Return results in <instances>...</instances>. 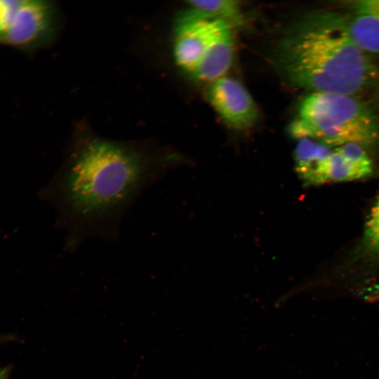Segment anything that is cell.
<instances>
[{
    "label": "cell",
    "mask_w": 379,
    "mask_h": 379,
    "mask_svg": "<svg viewBox=\"0 0 379 379\" xmlns=\"http://www.w3.org/2000/svg\"><path fill=\"white\" fill-rule=\"evenodd\" d=\"M373 171V162L366 148L357 143H348L333 148L321 167L316 185L361 180Z\"/></svg>",
    "instance_id": "cell-7"
},
{
    "label": "cell",
    "mask_w": 379,
    "mask_h": 379,
    "mask_svg": "<svg viewBox=\"0 0 379 379\" xmlns=\"http://www.w3.org/2000/svg\"><path fill=\"white\" fill-rule=\"evenodd\" d=\"M343 12L350 34L365 53L379 55V0L351 1Z\"/></svg>",
    "instance_id": "cell-8"
},
{
    "label": "cell",
    "mask_w": 379,
    "mask_h": 379,
    "mask_svg": "<svg viewBox=\"0 0 379 379\" xmlns=\"http://www.w3.org/2000/svg\"><path fill=\"white\" fill-rule=\"evenodd\" d=\"M206 95L211 106L230 127L244 130L255 123L258 117L255 103L237 79L223 77L211 82Z\"/></svg>",
    "instance_id": "cell-6"
},
{
    "label": "cell",
    "mask_w": 379,
    "mask_h": 379,
    "mask_svg": "<svg viewBox=\"0 0 379 379\" xmlns=\"http://www.w3.org/2000/svg\"><path fill=\"white\" fill-rule=\"evenodd\" d=\"M295 138H310L331 148L357 143L366 149L379 142V114L357 95L311 92L300 102L290 126Z\"/></svg>",
    "instance_id": "cell-3"
},
{
    "label": "cell",
    "mask_w": 379,
    "mask_h": 379,
    "mask_svg": "<svg viewBox=\"0 0 379 379\" xmlns=\"http://www.w3.org/2000/svg\"><path fill=\"white\" fill-rule=\"evenodd\" d=\"M354 260L368 272L379 271V193L365 224Z\"/></svg>",
    "instance_id": "cell-11"
},
{
    "label": "cell",
    "mask_w": 379,
    "mask_h": 379,
    "mask_svg": "<svg viewBox=\"0 0 379 379\" xmlns=\"http://www.w3.org/2000/svg\"><path fill=\"white\" fill-rule=\"evenodd\" d=\"M11 373V369L8 366L0 368V379H8Z\"/></svg>",
    "instance_id": "cell-13"
},
{
    "label": "cell",
    "mask_w": 379,
    "mask_h": 379,
    "mask_svg": "<svg viewBox=\"0 0 379 379\" xmlns=\"http://www.w3.org/2000/svg\"><path fill=\"white\" fill-rule=\"evenodd\" d=\"M192 8L210 17L228 22L232 26L243 23L240 3L234 0L190 1Z\"/></svg>",
    "instance_id": "cell-12"
},
{
    "label": "cell",
    "mask_w": 379,
    "mask_h": 379,
    "mask_svg": "<svg viewBox=\"0 0 379 379\" xmlns=\"http://www.w3.org/2000/svg\"><path fill=\"white\" fill-rule=\"evenodd\" d=\"M276 62L290 84L350 95L379 86V68L352 40L343 12L305 15L278 45Z\"/></svg>",
    "instance_id": "cell-2"
},
{
    "label": "cell",
    "mask_w": 379,
    "mask_h": 379,
    "mask_svg": "<svg viewBox=\"0 0 379 379\" xmlns=\"http://www.w3.org/2000/svg\"><path fill=\"white\" fill-rule=\"evenodd\" d=\"M56 11L49 1L0 0V44L33 51L52 39Z\"/></svg>",
    "instance_id": "cell-4"
},
{
    "label": "cell",
    "mask_w": 379,
    "mask_h": 379,
    "mask_svg": "<svg viewBox=\"0 0 379 379\" xmlns=\"http://www.w3.org/2000/svg\"><path fill=\"white\" fill-rule=\"evenodd\" d=\"M228 25H231L192 8L182 12L174 27L173 53L177 65L192 75L212 44Z\"/></svg>",
    "instance_id": "cell-5"
},
{
    "label": "cell",
    "mask_w": 379,
    "mask_h": 379,
    "mask_svg": "<svg viewBox=\"0 0 379 379\" xmlns=\"http://www.w3.org/2000/svg\"><path fill=\"white\" fill-rule=\"evenodd\" d=\"M232 26H227L206 53L192 74L195 79L212 82L225 77L232 66L234 45Z\"/></svg>",
    "instance_id": "cell-9"
},
{
    "label": "cell",
    "mask_w": 379,
    "mask_h": 379,
    "mask_svg": "<svg viewBox=\"0 0 379 379\" xmlns=\"http://www.w3.org/2000/svg\"><path fill=\"white\" fill-rule=\"evenodd\" d=\"M332 149L310 138L298 140L294 152L295 169L305 185H316L321 167Z\"/></svg>",
    "instance_id": "cell-10"
},
{
    "label": "cell",
    "mask_w": 379,
    "mask_h": 379,
    "mask_svg": "<svg viewBox=\"0 0 379 379\" xmlns=\"http://www.w3.org/2000/svg\"><path fill=\"white\" fill-rule=\"evenodd\" d=\"M170 163L149 150L99 138L75 145L46 190L65 249L74 251L92 238L116 239L124 216Z\"/></svg>",
    "instance_id": "cell-1"
}]
</instances>
